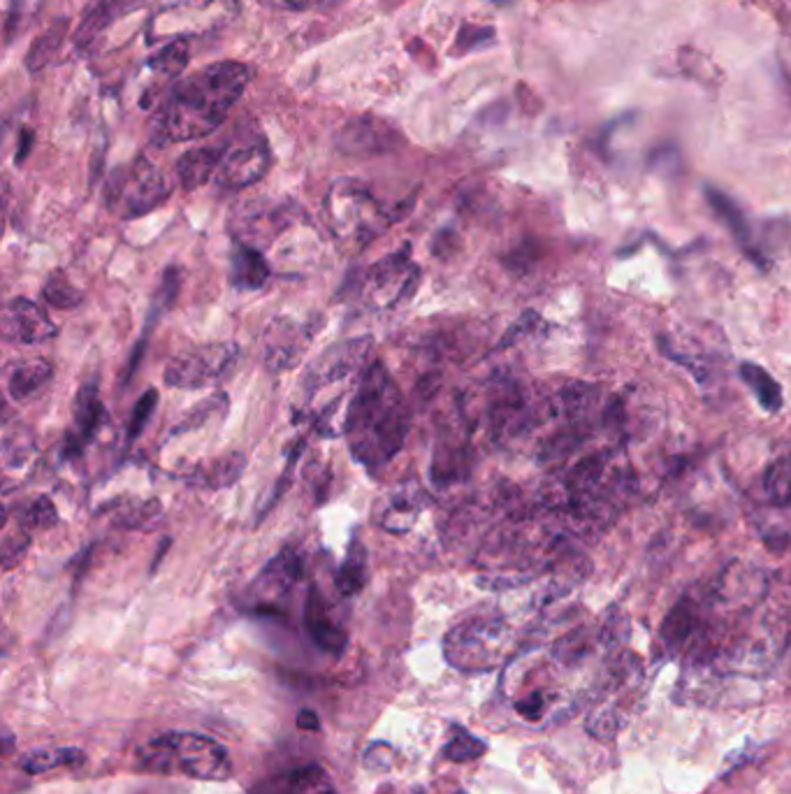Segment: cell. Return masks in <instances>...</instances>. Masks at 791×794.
<instances>
[{"mask_svg": "<svg viewBox=\"0 0 791 794\" xmlns=\"http://www.w3.org/2000/svg\"><path fill=\"white\" fill-rule=\"evenodd\" d=\"M254 79L241 61H216L181 77L162 98L151 124V143L177 145L207 138L228 117Z\"/></svg>", "mask_w": 791, "mask_h": 794, "instance_id": "obj_1", "label": "cell"}, {"mask_svg": "<svg viewBox=\"0 0 791 794\" xmlns=\"http://www.w3.org/2000/svg\"><path fill=\"white\" fill-rule=\"evenodd\" d=\"M767 496L778 504L791 502V453H784L771 462V468L763 477Z\"/></svg>", "mask_w": 791, "mask_h": 794, "instance_id": "obj_38", "label": "cell"}, {"mask_svg": "<svg viewBox=\"0 0 791 794\" xmlns=\"http://www.w3.org/2000/svg\"><path fill=\"white\" fill-rule=\"evenodd\" d=\"M239 0H172L147 26L149 45L202 38L226 29L239 17Z\"/></svg>", "mask_w": 791, "mask_h": 794, "instance_id": "obj_7", "label": "cell"}, {"mask_svg": "<svg viewBox=\"0 0 791 794\" xmlns=\"http://www.w3.org/2000/svg\"><path fill=\"white\" fill-rule=\"evenodd\" d=\"M367 579H369V556L360 535H356L350 539L346 558L335 574V586L344 597H353L367 586Z\"/></svg>", "mask_w": 791, "mask_h": 794, "instance_id": "obj_27", "label": "cell"}, {"mask_svg": "<svg viewBox=\"0 0 791 794\" xmlns=\"http://www.w3.org/2000/svg\"><path fill=\"white\" fill-rule=\"evenodd\" d=\"M297 727L318 729V716L314 714V710H299V714H297Z\"/></svg>", "mask_w": 791, "mask_h": 794, "instance_id": "obj_46", "label": "cell"}, {"mask_svg": "<svg viewBox=\"0 0 791 794\" xmlns=\"http://www.w3.org/2000/svg\"><path fill=\"white\" fill-rule=\"evenodd\" d=\"M239 361V346L235 342H211L190 346L177 353L166 367V383L170 389L196 391L214 381L226 379Z\"/></svg>", "mask_w": 791, "mask_h": 794, "instance_id": "obj_11", "label": "cell"}, {"mask_svg": "<svg viewBox=\"0 0 791 794\" xmlns=\"http://www.w3.org/2000/svg\"><path fill=\"white\" fill-rule=\"evenodd\" d=\"M694 625H696L694 609L688 605V601H680V605L669 614V618L662 625L664 646L669 650H678L694 633Z\"/></svg>", "mask_w": 791, "mask_h": 794, "instance_id": "obj_33", "label": "cell"}, {"mask_svg": "<svg viewBox=\"0 0 791 794\" xmlns=\"http://www.w3.org/2000/svg\"><path fill=\"white\" fill-rule=\"evenodd\" d=\"M421 280L423 272L412 261V244H404L395 254L369 265L358 286L365 307L393 310L418 291Z\"/></svg>", "mask_w": 791, "mask_h": 794, "instance_id": "obj_9", "label": "cell"}, {"mask_svg": "<svg viewBox=\"0 0 791 794\" xmlns=\"http://www.w3.org/2000/svg\"><path fill=\"white\" fill-rule=\"evenodd\" d=\"M33 453H36V440H33V432L29 428H23V425L6 428V434H3L6 468H23V464L31 460Z\"/></svg>", "mask_w": 791, "mask_h": 794, "instance_id": "obj_36", "label": "cell"}, {"mask_svg": "<svg viewBox=\"0 0 791 794\" xmlns=\"http://www.w3.org/2000/svg\"><path fill=\"white\" fill-rule=\"evenodd\" d=\"M112 520L126 530L151 532V530H158L166 526L168 516L158 500L126 498V500L112 502Z\"/></svg>", "mask_w": 791, "mask_h": 794, "instance_id": "obj_23", "label": "cell"}, {"mask_svg": "<svg viewBox=\"0 0 791 794\" xmlns=\"http://www.w3.org/2000/svg\"><path fill=\"white\" fill-rule=\"evenodd\" d=\"M372 337L342 340L327 346L307 367L295 391V423L312 421L320 437H339L348 404L372 361Z\"/></svg>", "mask_w": 791, "mask_h": 794, "instance_id": "obj_3", "label": "cell"}, {"mask_svg": "<svg viewBox=\"0 0 791 794\" xmlns=\"http://www.w3.org/2000/svg\"><path fill=\"white\" fill-rule=\"evenodd\" d=\"M515 648V633L504 618H469L444 639L446 663L459 672H493Z\"/></svg>", "mask_w": 791, "mask_h": 794, "instance_id": "obj_6", "label": "cell"}, {"mask_svg": "<svg viewBox=\"0 0 791 794\" xmlns=\"http://www.w3.org/2000/svg\"><path fill=\"white\" fill-rule=\"evenodd\" d=\"M29 549H31L29 530H23L21 526L10 530L3 537V567H6V571L14 569L23 560V556L29 553Z\"/></svg>", "mask_w": 791, "mask_h": 794, "instance_id": "obj_43", "label": "cell"}, {"mask_svg": "<svg viewBox=\"0 0 791 794\" xmlns=\"http://www.w3.org/2000/svg\"><path fill=\"white\" fill-rule=\"evenodd\" d=\"M414 200H404L395 207L378 203L372 188L358 179H337L327 190L323 214L335 239L346 249H363L378 235H384L393 224L412 209Z\"/></svg>", "mask_w": 791, "mask_h": 794, "instance_id": "obj_4", "label": "cell"}, {"mask_svg": "<svg viewBox=\"0 0 791 794\" xmlns=\"http://www.w3.org/2000/svg\"><path fill=\"white\" fill-rule=\"evenodd\" d=\"M72 414H75L72 432L79 437L81 442L89 444L93 437L98 434V430H100V425L105 421V404L100 400L98 379L87 381L85 386L77 391L75 404H72Z\"/></svg>", "mask_w": 791, "mask_h": 794, "instance_id": "obj_24", "label": "cell"}, {"mask_svg": "<svg viewBox=\"0 0 791 794\" xmlns=\"http://www.w3.org/2000/svg\"><path fill=\"white\" fill-rule=\"evenodd\" d=\"M305 627L312 637V641L330 655H342L346 644H348V635L344 633V627L339 623H335L330 607H327V601L323 597V592L312 586L307 601H305Z\"/></svg>", "mask_w": 791, "mask_h": 794, "instance_id": "obj_18", "label": "cell"}, {"mask_svg": "<svg viewBox=\"0 0 791 794\" xmlns=\"http://www.w3.org/2000/svg\"><path fill=\"white\" fill-rule=\"evenodd\" d=\"M303 216H305L303 209L293 205L290 200L254 198L233 207L228 228L235 242L256 246V249L263 252L265 246H271L293 226H297V222Z\"/></svg>", "mask_w": 791, "mask_h": 794, "instance_id": "obj_10", "label": "cell"}, {"mask_svg": "<svg viewBox=\"0 0 791 794\" xmlns=\"http://www.w3.org/2000/svg\"><path fill=\"white\" fill-rule=\"evenodd\" d=\"M465 447H457L451 440H444L439 447L434 449L432 455V468H429V477L434 486H451L455 481H459L465 477Z\"/></svg>", "mask_w": 791, "mask_h": 794, "instance_id": "obj_30", "label": "cell"}, {"mask_svg": "<svg viewBox=\"0 0 791 794\" xmlns=\"http://www.w3.org/2000/svg\"><path fill=\"white\" fill-rule=\"evenodd\" d=\"M149 0H98V3L81 19L79 29L75 33L77 49L91 47L115 21L126 17L128 12L140 10Z\"/></svg>", "mask_w": 791, "mask_h": 794, "instance_id": "obj_19", "label": "cell"}, {"mask_svg": "<svg viewBox=\"0 0 791 794\" xmlns=\"http://www.w3.org/2000/svg\"><path fill=\"white\" fill-rule=\"evenodd\" d=\"M493 40H495L493 29H472V26H465L459 33V47H465V51L469 49V42H474V47H485Z\"/></svg>", "mask_w": 791, "mask_h": 794, "instance_id": "obj_45", "label": "cell"}, {"mask_svg": "<svg viewBox=\"0 0 791 794\" xmlns=\"http://www.w3.org/2000/svg\"><path fill=\"white\" fill-rule=\"evenodd\" d=\"M406 434V400L386 365L374 361L348 404L344 437L350 455L369 474H378L404 449Z\"/></svg>", "mask_w": 791, "mask_h": 794, "instance_id": "obj_2", "label": "cell"}, {"mask_svg": "<svg viewBox=\"0 0 791 794\" xmlns=\"http://www.w3.org/2000/svg\"><path fill=\"white\" fill-rule=\"evenodd\" d=\"M325 318L314 316L297 321L293 316L271 318L260 337V359L267 372L281 374L305 359L314 337L323 331Z\"/></svg>", "mask_w": 791, "mask_h": 794, "instance_id": "obj_12", "label": "cell"}, {"mask_svg": "<svg viewBox=\"0 0 791 794\" xmlns=\"http://www.w3.org/2000/svg\"><path fill=\"white\" fill-rule=\"evenodd\" d=\"M147 770L158 774H184L198 781H228L233 764L228 751L196 732H166L140 753Z\"/></svg>", "mask_w": 791, "mask_h": 794, "instance_id": "obj_5", "label": "cell"}, {"mask_svg": "<svg viewBox=\"0 0 791 794\" xmlns=\"http://www.w3.org/2000/svg\"><path fill=\"white\" fill-rule=\"evenodd\" d=\"M226 406H228V395L226 393H216V395L207 398L205 402H198L194 409H190V412L184 414L181 423L172 430V434H184V432L202 428L214 414H224Z\"/></svg>", "mask_w": 791, "mask_h": 794, "instance_id": "obj_39", "label": "cell"}, {"mask_svg": "<svg viewBox=\"0 0 791 794\" xmlns=\"http://www.w3.org/2000/svg\"><path fill=\"white\" fill-rule=\"evenodd\" d=\"M66 33H68V21L66 19L51 23L49 29L31 45L29 53H26V68H29L31 72L42 70L53 59V53L61 49Z\"/></svg>", "mask_w": 791, "mask_h": 794, "instance_id": "obj_31", "label": "cell"}, {"mask_svg": "<svg viewBox=\"0 0 791 794\" xmlns=\"http://www.w3.org/2000/svg\"><path fill=\"white\" fill-rule=\"evenodd\" d=\"M179 286H181V272L177 267H168L166 269V275H162V282L154 295V303H151V310H149V316H147V331L145 335L140 337L138 346H135L132 355H130V363H128V374H132L135 370H138L140 361H142V355H145V349H147V337L151 335L154 331V325L158 323L160 314L162 312H168L175 303V297L179 293Z\"/></svg>", "mask_w": 791, "mask_h": 794, "instance_id": "obj_26", "label": "cell"}, {"mask_svg": "<svg viewBox=\"0 0 791 794\" xmlns=\"http://www.w3.org/2000/svg\"><path fill=\"white\" fill-rule=\"evenodd\" d=\"M53 376V367L45 359H31L19 363L8 379V393L14 402H29L36 398Z\"/></svg>", "mask_w": 791, "mask_h": 794, "instance_id": "obj_28", "label": "cell"}, {"mask_svg": "<svg viewBox=\"0 0 791 794\" xmlns=\"http://www.w3.org/2000/svg\"><path fill=\"white\" fill-rule=\"evenodd\" d=\"M271 166V151L265 138H249L226 147L221 166L214 177L218 188L239 190L260 182Z\"/></svg>", "mask_w": 791, "mask_h": 794, "instance_id": "obj_13", "label": "cell"}, {"mask_svg": "<svg viewBox=\"0 0 791 794\" xmlns=\"http://www.w3.org/2000/svg\"><path fill=\"white\" fill-rule=\"evenodd\" d=\"M249 458L244 451H230L221 458L209 460L198 464V468L188 474V483L198 486V488H207V490H224L235 486L244 470H247Z\"/></svg>", "mask_w": 791, "mask_h": 794, "instance_id": "obj_20", "label": "cell"}, {"mask_svg": "<svg viewBox=\"0 0 791 794\" xmlns=\"http://www.w3.org/2000/svg\"><path fill=\"white\" fill-rule=\"evenodd\" d=\"M85 762V753L77 748H47V751H36L29 753L21 759V770L26 774H45L57 770V766H68V764H79Z\"/></svg>", "mask_w": 791, "mask_h": 794, "instance_id": "obj_34", "label": "cell"}, {"mask_svg": "<svg viewBox=\"0 0 791 794\" xmlns=\"http://www.w3.org/2000/svg\"><path fill=\"white\" fill-rule=\"evenodd\" d=\"M451 732H453V736H451V742L444 748L446 759H451V762H472V759H478L481 755H485L487 746L481 742L478 736H474L472 732L462 729L457 725H453Z\"/></svg>", "mask_w": 791, "mask_h": 794, "instance_id": "obj_40", "label": "cell"}, {"mask_svg": "<svg viewBox=\"0 0 791 794\" xmlns=\"http://www.w3.org/2000/svg\"><path fill=\"white\" fill-rule=\"evenodd\" d=\"M188 66V45L186 40H177V42H168L162 45V49L149 59V68L156 70L158 75H168V77H177L184 68Z\"/></svg>", "mask_w": 791, "mask_h": 794, "instance_id": "obj_41", "label": "cell"}, {"mask_svg": "<svg viewBox=\"0 0 791 794\" xmlns=\"http://www.w3.org/2000/svg\"><path fill=\"white\" fill-rule=\"evenodd\" d=\"M42 297L45 303H49L51 307L57 310H75L81 305V300H85V293H81L63 272H53V275L47 280V284L42 286Z\"/></svg>", "mask_w": 791, "mask_h": 794, "instance_id": "obj_37", "label": "cell"}, {"mask_svg": "<svg viewBox=\"0 0 791 794\" xmlns=\"http://www.w3.org/2000/svg\"><path fill=\"white\" fill-rule=\"evenodd\" d=\"M170 194L172 186L166 175L149 158L138 156L109 177L105 203L109 209L119 212L121 218H140L166 203Z\"/></svg>", "mask_w": 791, "mask_h": 794, "instance_id": "obj_8", "label": "cell"}, {"mask_svg": "<svg viewBox=\"0 0 791 794\" xmlns=\"http://www.w3.org/2000/svg\"><path fill=\"white\" fill-rule=\"evenodd\" d=\"M741 379L745 386L754 393L757 402L761 404L763 412H769V414H778L780 409H782V386L775 381V376L771 372L763 370L761 365L757 363H741Z\"/></svg>", "mask_w": 791, "mask_h": 794, "instance_id": "obj_29", "label": "cell"}, {"mask_svg": "<svg viewBox=\"0 0 791 794\" xmlns=\"http://www.w3.org/2000/svg\"><path fill=\"white\" fill-rule=\"evenodd\" d=\"M226 154V145H214V147H198L186 151L179 160H177V177L179 184L186 190H196L202 184H207L209 179L216 177L218 166H221Z\"/></svg>", "mask_w": 791, "mask_h": 794, "instance_id": "obj_22", "label": "cell"}, {"mask_svg": "<svg viewBox=\"0 0 791 794\" xmlns=\"http://www.w3.org/2000/svg\"><path fill=\"white\" fill-rule=\"evenodd\" d=\"M427 504V492L418 479H402L374 504V520L380 530L406 535L416 526Z\"/></svg>", "mask_w": 791, "mask_h": 794, "instance_id": "obj_14", "label": "cell"}, {"mask_svg": "<svg viewBox=\"0 0 791 794\" xmlns=\"http://www.w3.org/2000/svg\"><path fill=\"white\" fill-rule=\"evenodd\" d=\"M254 794H335L327 785V776L320 766H305L284 776L260 783Z\"/></svg>", "mask_w": 791, "mask_h": 794, "instance_id": "obj_25", "label": "cell"}, {"mask_svg": "<svg viewBox=\"0 0 791 794\" xmlns=\"http://www.w3.org/2000/svg\"><path fill=\"white\" fill-rule=\"evenodd\" d=\"M402 135L378 117H358L348 121L337 135V149L344 156H378L402 145Z\"/></svg>", "mask_w": 791, "mask_h": 794, "instance_id": "obj_17", "label": "cell"}, {"mask_svg": "<svg viewBox=\"0 0 791 794\" xmlns=\"http://www.w3.org/2000/svg\"><path fill=\"white\" fill-rule=\"evenodd\" d=\"M31 145H33V135H31V133H23V143H21V151L17 154V163H21L26 156H29Z\"/></svg>", "mask_w": 791, "mask_h": 794, "instance_id": "obj_47", "label": "cell"}, {"mask_svg": "<svg viewBox=\"0 0 791 794\" xmlns=\"http://www.w3.org/2000/svg\"><path fill=\"white\" fill-rule=\"evenodd\" d=\"M705 198H708V203H711L713 212L722 218V224L733 233V237L741 239L743 244H748L750 231H748L745 216H743V212L739 209V205H735L731 198H726V196L722 194V190H718V188H713V186L705 188Z\"/></svg>", "mask_w": 791, "mask_h": 794, "instance_id": "obj_35", "label": "cell"}, {"mask_svg": "<svg viewBox=\"0 0 791 794\" xmlns=\"http://www.w3.org/2000/svg\"><path fill=\"white\" fill-rule=\"evenodd\" d=\"M303 574H305L303 556H299V551L293 549V546H286L284 551H279L263 567L258 579L251 586V597L256 601V607L260 611L267 609L277 611V607L290 595V590L299 584V579H303Z\"/></svg>", "mask_w": 791, "mask_h": 794, "instance_id": "obj_15", "label": "cell"}, {"mask_svg": "<svg viewBox=\"0 0 791 794\" xmlns=\"http://www.w3.org/2000/svg\"><path fill=\"white\" fill-rule=\"evenodd\" d=\"M258 3L271 8V10H284V12H305V10H316L330 0H258Z\"/></svg>", "mask_w": 791, "mask_h": 794, "instance_id": "obj_44", "label": "cell"}, {"mask_svg": "<svg viewBox=\"0 0 791 794\" xmlns=\"http://www.w3.org/2000/svg\"><path fill=\"white\" fill-rule=\"evenodd\" d=\"M59 520L61 516L47 496H38L17 507V526H21L23 530H49L57 526Z\"/></svg>", "mask_w": 791, "mask_h": 794, "instance_id": "obj_32", "label": "cell"}, {"mask_svg": "<svg viewBox=\"0 0 791 794\" xmlns=\"http://www.w3.org/2000/svg\"><path fill=\"white\" fill-rule=\"evenodd\" d=\"M0 335L10 344H45L59 335L57 325L49 318L45 307L29 297H14L3 310V321H0Z\"/></svg>", "mask_w": 791, "mask_h": 794, "instance_id": "obj_16", "label": "cell"}, {"mask_svg": "<svg viewBox=\"0 0 791 794\" xmlns=\"http://www.w3.org/2000/svg\"><path fill=\"white\" fill-rule=\"evenodd\" d=\"M271 277V265L256 246L235 242L230 256V282L239 291H258Z\"/></svg>", "mask_w": 791, "mask_h": 794, "instance_id": "obj_21", "label": "cell"}, {"mask_svg": "<svg viewBox=\"0 0 791 794\" xmlns=\"http://www.w3.org/2000/svg\"><path fill=\"white\" fill-rule=\"evenodd\" d=\"M156 406H158V391L156 389H149L142 393V398L135 402L132 406V412H130V421H128V428H126V442L128 444H135L138 442V437L145 432L151 414L156 412Z\"/></svg>", "mask_w": 791, "mask_h": 794, "instance_id": "obj_42", "label": "cell"}]
</instances>
